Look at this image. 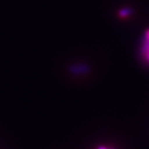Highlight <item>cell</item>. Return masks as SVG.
Instances as JSON below:
<instances>
[{"mask_svg": "<svg viewBox=\"0 0 149 149\" xmlns=\"http://www.w3.org/2000/svg\"><path fill=\"white\" fill-rule=\"evenodd\" d=\"M98 149H108V148L106 147H104V146H101V147L98 148Z\"/></svg>", "mask_w": 149, "mask_h": 149, "instance_id": "cell-3", "label": "cell"}, {"mask_svg": "<svg viewBox=\"0 0 149 149\" xmlns=\"http://www.w3.org/2000/svg\"><path fill=\"white\" fill-rule=\"evenodd\" d=\"M144 39L149 40V29L147 30V31H146V33H145V38H144Z\"/></svg>", "mask_w": 149, "mask_h": 149, "instance_id": "cell-2", "label": "cell"}, {"mask_svg": "<svg viewBox=\"0 0 149 149\" xmlns=\"http://www.w3.org/2000/svg\"><path fill=\"white\" fill-rule=\"evenodd\" d=\"M141 53L146 60L149 63V40L144 39L143 46L141 49Z\"/></svg>", "mask_w": 149, "mask_h": 149, "instance_id": "cell-1", "label": "cell"}]
</instances>
